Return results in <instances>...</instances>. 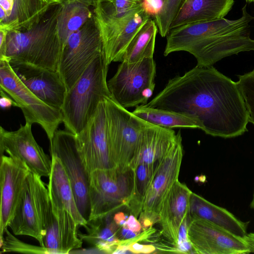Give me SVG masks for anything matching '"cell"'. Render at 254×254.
Here are the masks:
<instances>
[{"instance_id":"6da1fadb","label":"cell","mask_w":254,"mask_h":254,"mask_svg":"<svg viewBox=\"0 0 254 254\" xmlns=\"http://www.w3.org/2000/svg\"><path fill=\"white\" fill-rule=\"evenodd\" d=\"M145 105L193 116L213 136L233 138L248 131L249 113L237 82L212 65H196L170 79Z\"/></svg>"},{"instance_id":"7a4b0ae2","label":"cell","mask_w":254,"mask_h":254,"mask_svg":"<svg viewBox=\"0 0 254 254\" xmlns=\"http://www.w3.org/2000/svg\"><path fill=\"white\" fill-rule=\"evenodd\" d=\"M241 17L183 25L170 29L164 55L178 51L192 55L197 65L211 66L221 60L243 52L254 51L250 23L254 19L245 4Z\"/></svg>"},{"instance_id":"3957f363","label":"cell","mask_w":254,"mask_h":254,"mask_svg":"<svg viewBox=\"0 0 254 254\" xmlns=\"http://www.w3.org/2000/svg\"><path fill=\"white\" fill-rule=\"evenodd\" d=\"M60 6L61 0L28 31L8 32L0 60L24 63L57 70L62 51L57 26Z\"/></svg>"},{"instance_id":"277c9868","label":"cell","mask_w":254,"mask_h":254,"mask_svg":"<svg viewBox=\"0 0 254 254\" xmlns=\"http://www.w3.org/2000/svg\"><path fill=\"white\" fill-rule=\"evenodd\" d=\"M109 64L104 53L86 68L73 87L66 91L61 109L65 130L75 135L87 125L99 103L111 97L107 76Z\"/></svg>"},{"instance_id":"5b68a950","label":"cell","mask_w":254,"mask_h":254,"mask_svg":"<svg viewBox=\"0 0 254 254\" xmlns=\"http://www.w3.org/2000/svg\"><path fill=\"white\" fill-rule=\"evenodd\" d=\"M112 159L122 172L130 169L141 132L148 122L122 107L112 97L104 98Z\"/></svg>"},{"instance_id":"8992f818","label":"cell","mask_w":254,"mask_h":254,"mask_svg":"<svg viewBox=\"0 0 254 254\" xmlns=\"http://www.w3.org/2000/svg\"><path fill=\"white\" fill-rule=\"evenodd\" d=\"M133 185L132 169H97L89 173L90 212L88 221L112 214L127 207Z\"/></svg>"},{"instance_id":"52a82bcc","label":"cell","mask_w":254,"mask_h":254,"mask_svg":"<svg viewBox=\"0 0 254 254\" xmlns=\"http://www.w3.org/2000/svg\"><path fill=\"white\" fill-rule=\"evenodd\" d=\"M51 206L48 189L41 177L30 172L8 227L14 235L30 236L45 247V223Z\"/></svg>"},{"instance_id":"ba28073f","label":"cell","mask_w":254,"mask_h":254,"mask_svg":"<svg viewBox=\"0 0 254 254\" xmlns=\"http://www.w3.org/2000/svg\"><path fill=\"white\" fill-rule=\"evenodd\" d=\"M156 73L153 58L133 63L122 62L107 81L112 98L126 109L146 105L154 90Z\"/></svg>"},{"instance_id":"9c48e42d","label":"cell","mask_w":254,"mask_h":254,"mask_svg":"<svg viewBox=\"0 0 254 254\" xmlns=\"http://www.w3.org/2000/svg\"><path fill=\"white\" fill-rule=\"evenodd\" d=\"M0 87L21 109L25 122L39 125L51 143L58 126L63 123L61 111L46 104L32 92L6 60H0Z\"/></svg>"},{"instance_id":"30bf717a","label":"cell","mask_w":254,"mask_h":254,"mask_svg":"<svg viewBox=\"0 0 254 254\" xmlns=\"http://www.w3.org/2000/svg\"><path fill=\"white\" fill-rule=\"evenodd\" d=\"M102 53V38L93 15L70 36L63 47L57 71L67 91L73 87L89 64Z\"/></svg>"},{"instance_id":"8fae6325","label":"cell","mask_w":254,"mask_h":254,"mask_svg":"<svg viewBox=\"0 0 254 254\" xmlns=\"http://www.w3.org/2000/svg\"><path fill=\"white\" fill-rule=\"evenodd\" d=\"M99 29L107 63L123 61L125 52L141 27L152 18L143 7L133 10L120 18L93 12Z\"/></svg>"},{"instance_id":"7c38bea8","label":"cell","mask_w":254,"mask_h":254,"mask_svg":"<svg viewBox=\"0 0 254 254\" xmlns=\"http://www.w3.org/2000/svg\"><path fill=\"white\" fill-rule=\"evenodd\" d=\"M50 150L51 155L60 159L70 180L78 208L88 222L90 212L89 173L78 151L76 135L66 130H57L50 143Z\"/></svg>"},{"instance_id":"4fadbf2b","label":"cell","mask_w":254,"mask_h":254,"mask_svg":"<svg viewBox=\"0 0 254 254\" xmlns=\"http://www.w3.org/2000/svg\"><path fill=\"white\" fill-rule=\"evenodd\" d=\"M76 145L87 172L116 168L111 156L104 99L86 127L76 134Z\"/></svg>"},{"instance_id":"5bb4252c","label":"cell","mask_w":254,"mask_h":254,"mask_svg":"<svg viewBox=\"0 0 254 254\" xmlns=\"http://www.w3.org/2000/svg\"><path fill=\"white\" fill-rule=\"evenodd\" d=\"M187 236L194 253H250L243 238L203 219L189 216Z\"/></svg>"},{"instance_id":"9a60e30c","label":"cell","mask_w":254,"mask_h":254,"mask_svg":"<svg viewBox=\"0 0 254 254\" xmlns=\"http://www.w3.org/2000/svg\"><path fill=\"white\" fill-rule=\"evenodd\" d=\"M32 124L25 122L14 131L0 128V155L4 152L26 164L30 172L40 177H49L52 159L37 143L32 131Z\"/></svg>"},{"instance_id":"2e32d148","label":"cell","mask_w":254,"mask_h":254,"mask_svg":"<svg viewBox=\"0 0 254 254\" xmlns=\"http://www.w3.org/2000/svg\"><path fill=\"white\" fill-rule=\"evenodd\" d=\"M30 172L22 161L0 155V240L14 216Z\"/></svg>"},{"instance_id":"e0dca14e","label":"cell","mask_w":254,"mask_h":254,"mask_svg":"<svg viewBox=\"0 0 254 254\" xmlns=\"http://www.w3.org/2000/svg\"><path fill=\"white\" fill-rule=\"evenodd\" d=\"M9 63L15 74L32 92L46 104L61 110L67 89L57 70L24 63Z\"/></svg>"},{"instance_id":"ac0fdd59","label":"cell","mask_w":254,"mask_h":254,"mask_svg":"<svg viewBox=\"0 0 254 254\" xmlns=\"http://www.w3.org/2000/svg\"><path fill=\"white\" fill-rule=\"evenodd\" d=\"M182 141L181 133L167 154L158 161L153 179L143 199L142 211L152 212L159 215L165 198L179 181L183 157Z\"/></svg>"},{"instance_id":"d6986e66","label":"cell","mask_w":254,"mask_h":254,"mask_svg":"<svg viewBox=\"0 0 254 254\" xmlns=\"http://www.w3.org/2000/svg\"><path fill=\"white\" fill-rule=\"evenodd\" d=\"M79 225L66 210L51 204L45 226L44 246L49 254H65L81 248Z\"/></svg>"},{"instance_id":"ffe728a7","label":"cell","mask_w":254,"mask_h":254,"mask_svg":"<svg viewBox=\"0 0 254 254\" xmlns=\"http://www.w3.org/2000/svg\"><path fill=\"white\" fill-rule=\"evenodd\" d=\"M192 192L186 184L178 181L168 193L159 211L161 233L175 249L181 226L189 216Z\"/></svg>"},{"instance_id":"44dd1931","label":"cell","mask_w":254,"mask_h":254,"mask_svg":"<svg viewBox=\"0 0 254 254\" xmlns=\"http://www.w3.org/2000/svg\"><path fill=\"white\" fill-rule=\"evenodd\" d=\"M180 130L176 133L172 128L149 123L143 129L130 168L140 164H153L162 159L176 142Z\"/></svg>"},{"instance_id":"7402d4cb","label":"cell","mask_w":254,"mask_h":254,"mask_svg":"<svg viewBox=\"0 0 254 254\" xmlns=\"http://www.w3.org/2000/svg\"><path fill=\"white\" fill-rule=\"evenodd\" d=\"M51 155L52 168L48 189L51 204L66 210L79 226L85 227L87 221L78 208L73 189L64 168L59 157L53 154Z\"/></svg>"},{"instance_id":"603a6c76","label":"cell","mask_w":254,"mask_h":254,"mask_svg":"<svg viewBox=\"0 0 254 254\" xmlns=\"http://www.w3.org/2000/svg\"><path fill=\"white\" fill-rule=\"evenodd\" d=\"M234 0H182L170 28L185 24L224 18L231 10Z\"/></svg>"},{"instance_id":"cb8c5ba5","label":"cell","mask_w":254,"mask_h":254,"mask_svg":"<svg viewBox=\"0 0 254 254\" xmlns=\"http://www.w3.org/2000/svg\"><path fill=\"white\" fill-rule=\"evenodd\" d=\"M189 216L206 220L242 238L247 234L249 222L241 221L227 209L194 192L190 197Z\"/></svg>"},{"instance_id":"d4e9b609","label":"cell","mask_w":254,"mask_h":254,"mask_svg":"<svg viewBox=\"0 0 254 254\" xmlns=\"http://www.w3.org/2000/svg\"><path fill=\"white\" fill-rule=\"evenodd\" d=\"M60 0H14L10 15L0 28L7 32H24L31 29L47 12Z\"/></svg>"},{"instance_id":"484cf974","label":"cell","mask_w":254,"mask_h":254,"mask_svg":"<svg viewBox=\"0 0 254 254\" xmlns=\"http://www.w3.org/2000/svg\"><path fill=\"white\" fill-rule=\"evenodd\" d=\"M93 5L91 0H61L57 26L62 49L70 36L92 17Z\"/></svg>"},{"instance_id":"4316f807","label":"cell","mask_w":254,"mask_h":254,"mask_svg":"<svg viewBox=\"0 0 254 254\" xmlns=\"http://www.w3.org/2000/svg\"><path fill=\"white\" fill-rule=\"evenodd\" d=\"M112 214L88 221L84 227L86 232L78 234L80 239L102 253L114 254L119 240L117 234L121 226L114 221Z\"/></svg>"},{"instance_id":"83f0119b","label":"cell","mask_w":254,"mask_h":254,"mask_svg":"<svg viewBox=\"0 0 254 254\" xmlns=\"http://www.w3.org/2000/svg\"><path fill=\"white\" fill-rule=\"evenodd\" d=\"M132 113L150 124L168 128L202 129V125L196 118L173 111L149 107L144 105L136 106Z\"/></svg>"},{"instance_id":"f1b7e54d","label":"cell","mask_w":254,"mask_h":254,"mask_svg":"<svg viewBox=\"0 0 254 254\" xmlns=\"http://www.w3.org/2000/svg\"><path fill=\"white\" fill-rule=\"evenodd\" d=\"M158 30L154 19L147 20L128 45L122 62L133 63L145 58H153Z\"/></svg>"},{"instance_id":"f546056e","label":"cell","mask_w":254,"mask_h":254,"mask_svg":"<svg viewBox=\"0 0 254 254\" xmlns=\"http://www.w3.org/2000/svg\"><path fill=\"white\" fill-rule=\"evenodd\" d=\"M158 162L153 164H140L132 170L133 185L127 208L137 217L142 212L145 195L152 182Z\"/></svg>"},{"instance_id":"4dcf8cb0","label":"cell","mask_w":254,"mask_h":254,"mask_svg":"<svg viewBox=\"0 0 254 254\" xmlns=\"http://www.w3.org/2000/svg\"><path fill=\"white\" fill-rule=\"evenodd\" d=\"M142 4L143 0H95L92 11L105 16L120 18Z\"/></svg>"},{"instance_id":"1f68e13d","label":"cell","mask_w":254,"mask_h":254,"mask_svg":"<svg viewBox=\"0 0 254 254\" xmlns=\"http://www.w3.org/2000/svg\"><path fill=\"white\" fill-rule=\"evenodd\" d=\"M0 246L2 252H15L24 254H49L45 247L31 245L17 239L6 229L0 240Z\"/></svg>"},{"instance_id":"d6a6232c","label":"cell","mask_w":254,"mask_h":254,"mask_svg":"<svg viewBox=\"0 0 254 254\" xmlns=\"http://www.w3.org/2000/svg\"><path fill=\"white\" fill-rule=\"evenodd\" d=\"M237 82L249 113V122L254 125V69L238 76Z\"/></svg>"},{"instance_id":"836d02e7","label":"cell","mask_w":254,"mask_h":254,"mask_svg":"<svg viewBox=\"0 0 254 254\" xmlns=\"http://www.w3.org/2000/svg\"><path fill=\"white\" fill-rule=\"evenodd\" d=\"M164 0H143V6L146 12L154 17L161 10Z\"/></svg>"},{"instance_id":"e575fe53","label":"cell","mask_w":254,"mask_h":254,"mask_svg":"<svg viewBox=\"0 0 254 254\" xmlns=\"http://www.w3.org/2000/svg\"><path fill=\"white\" fill-rule=\"evenodd\" d=\"M127 250L134 254H150L154 252L156 248L153 245H142L135 242L130 244L127 247Z\"/></svg>"},{"instance_id":"d590c367","label":"cell","mask_w":254,"mask_h":254,"mask_svg":"<svg viewBox=\"0 0 254 254\" xmlns=\"http://www.w3.org/2000/svg\"><path fill=\"white\" fill-rule=\"evenodd\" d=\"M14 0H0V22L7 19L11 14Z\"/></svg>"},{"instance_id":"8d00e7d4","label":"cell","mask_w":254,"mask_h":254,"mask_svg":"<svg viewBox=\"0 0 254 254\" xmlns=\"http://www.w3.org/2000/svg\"><path fill=\"white\" fill-rule=\"evenodd\" d=\"M123 227L131 230L136 234L141 232L142 229L141 225L136 219V217L133 215H130L126 220V222L123 225Z\"/></svg>"},{"instance_id":"74e56055","label":"cell","mask_w":254,"mask_h":254,"mask_svg":"<svg viewBox=\"0 0 254 254\" xmlns=\"http://www.w3.org/2000/svg\"><path fill=\"white\" fill-rule=\"evenodd\" d=\"M9 97L4 91L0 90V105L2 109H8L11 106L17 107L16 103Z\"/></svg>"},{"instance_id":"f35d334b","label":"cell","mask_w":254,"mask_h":254,"mask_svg":"<svg viewBox=\"0 0 254 254\" xmlns=\"http://www.w3.org/2000/svg\"><path fill=\"white\" fill-rule=\"evenodd\" d=\"M250 253H254V233L247 234L243 238Z\"/></svg>"},{"instance_id":"ab89813d","label":"cell","mask_w":254,"mask_h":254,"mask_svg":"<svg viewBox=\"0 0 254 254\" xmlns=\"http://www.w3.org/2000/svg\"><path fill=\"white\" fill-rule=\"evenodd\" d=\"M127 216L123 212H118L113 217L114 221L119 226H123L127 220Z\"/></svg>"},{"instance_id":"60d3db41","label":"cell","mask_w":254,"mask_h":254,"mask_svg":"<svg viewBox=\"0 0 254 254\" xmlns=\"http://www.w3.org/2000/svg\"><path fill=\"white\" fill-rule=\"evenodd\" d=\"M251 208L253 209L254 210V192L253 194V197L252 200L251 201V204H250Z\"/></svg>"},{"instance_id":"b9f144b4","label":"cell","mask_w":254,"mask_h":254,"mask_svg":"<svg viewBox=\"0 0 254 254\" xmlns=\"http://www.w3.org/2000/svg\"><path fill=\"white\" fill-rule=\"evenodd\" d=\"M248 3L254 2V0H245Z\"/></svg>"},{"instance_id":"7bdbcfd3","label":"cell","mask_w":254,"mask_h":254,"mask_svg":"<svg viewBox=\"0 0 254 254\" xmlns=\"http://www.w3.org/2000/svg\"><path fill=\"white\" fill-rule=\"evenodd\" d=\"M92 0L93 1H94V0Z\"/></svg>"},{"instance_id":"ee69618b","label":"cell","mask_w":254,"mask_h":254,"mask_svg":"<svg viewBox=\"0 0 254 254\" xmlns=\"http://www.w3.org/2000/svg\"></svg>"}]
</instances>
